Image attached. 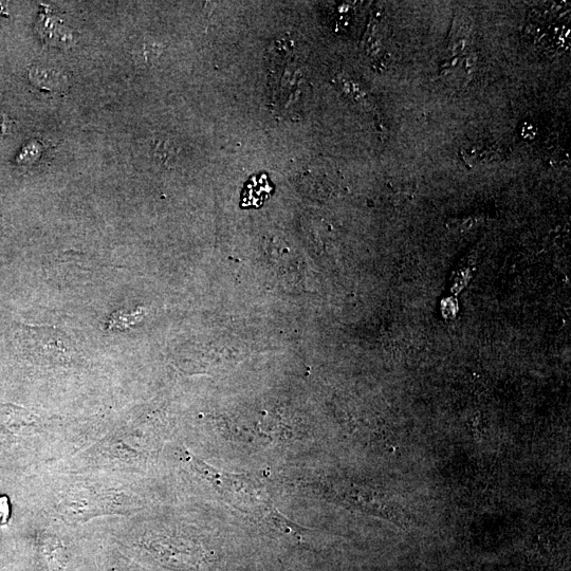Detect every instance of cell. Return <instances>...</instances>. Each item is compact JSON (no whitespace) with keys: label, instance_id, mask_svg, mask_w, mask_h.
Here are the masks:
<instances>
[{"label":"cell","instance_id":"obj_7","mask_svg":"<svg viewBox=\"0 0 571 571\" xmlns=\"http://www.w3.org/2000/svg\"><path fill=\"white\" fill-rule=\"evenodd\" d=\"M140 313H132V315H125V313H117L112 320H110V325L115 326L118 328L121 324L123 327L130 326L136 323L138 320Z\"/></svg>","mask_w":571,"mask_h":571},{"label":"cell","instance_id":"obj_1","mask_svg":"<svg viewBox=\"0 0 571 571\" xmlns=\"http://www.w3.org/2000/svg\"><path fill=\"white\" fill-rule=\"evenodd\" d=\"M17 340L22 351L41 365L64 366L76 355L72 340L62 330L51 326H21Z\"/></svg>","mask_w":571,"mask_h":571},{"label":"cell","instance_id":"obj_2","mask_svg":"<svg viewBox=\"0 0 571 571\" xmlns=\"http://www.w3.org/2000/svg\"><path fill=\"white\" fill-rule=\"evenodd\" d=\"M569 10L567 6L551 4L549 9L534 14L529 24L532 43L545 52L565 50L569 41Z\"/></svg>","mask_w":571,"mask_h":571},{"label":"cell","instance_id":"obj_10","mask_svg":"<svg viewBox=\"0 0 571 571\" xmlns=\"http://www.w3.org/2000/svg\"><path fill=\"white\" fill-rule=\"evenodd\" d=\"M3 13H4V7L0 5V15H2Z\"/></svg>","mask_w":571,"mask_h":571},{"label":"cell","instance_id":"obj_5","mask_svg":"<svg viewBox=\"0 0 571 571\" xmlns=\"http://www.w3.org/2000/svg\"><path fill=\"white\" fill-rule=\"evenodd\" d=\"M29 78L36 87L51 91L63 90L66 84V79L60 71L42 67L32 68Z\"/></svg>","mask_w":571,"mask_h":571},{"label":"cell","instance_id":"obj_6","mask_svg":"<svg viewBox=\"0 0 571 571\" xmlns=\"http://www.w3.org/2000/svg\"><path fill=\"white\" fill-rule=\"evenodd\" d=\"M271 188L268 182L253 181L248 184L245 194H243V206L259 208L270 196Z\"/></svg>","mask_w":571,"mask_h":571},{"label":"cell","instance_id":"obj_4","mask_svg":"<svg viewBox=\"0 0 571 571\" xmlns=\"http://www.w3.org/2000/svg\"><path fill=\"white\" fill-rule=\"evenodd\" d=\"M36 29L41 38L49 45L69 48L73 44V34L58 17L49 13H41Z\"/></svg>","mask_w":571,"mask_h":571},{"label":"cell","instance_id":"obj_3","mask_svg":"<svg viewBox=\"0 0 571 571\" xmlns=\"http://www.w3.org/2000/svg\"><path fill=\"white\" fill-rule=\"evenodd\" d=\"M40 416L10 403H0V442L23 438L39 431Z\"/></svg>","mask_w":571,"mask_h":571},{"label":"cell","instance_id":"obj_8","mask_svg":"<svg viewBox=\"0 0 571 571\" xmlns=\"http://www.w3.org/2000/svg\"><path fill=\"white\" fill-rule=\"evenodd\" d=\"M10 518V506L7 497H0V525H4Z\"/></svg>","mask_w":571,"mask_h":571},{"label":"cell","instance_id":"obj_9","mask_svg":"<svg viewBox=\"0 0 571 571\" xmlns=\"http://www.w3.org/2000/svg\"><path fill=\"white\" fill-rule=\"evenodd\" d=\"M10 123L7 121V118L0 114V135H3L8 132Z\"/></svg>","mask_w":571,"mask_h":571}]
</instances>
